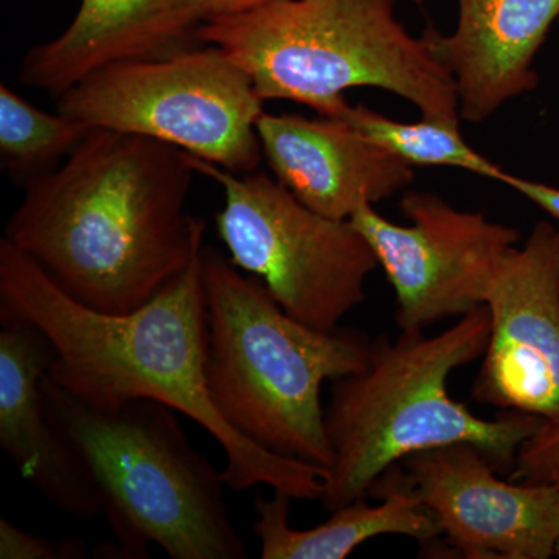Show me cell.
Instances as JSON below:
<instances>
[{
	"label": "cell",
	"mask_w": 559,
	"mask_h": 559,
	"mask_svg": "<svg viewBox=\"0 0 559 559\" xmlns=\"http://www.w3.org/2000/svg\"><path fill=\"white\" fill-rule=\"evenodd\" d=\"M40 389L97 484L123 558H150L151 544L171 559L248 558L224 499L223 471L190 443L178 411L146 399L90 403L49 374Z\"/></svg>",
	"instance_id": "cell-6"
},
{
	"label": "cell",
	"mask_w": 559,
	"mask_h": 559,
	"mask_svg": "<svg viewBox=\"0 0 559 559\" xmlns=\"http://www.w3.org/2000/svg\"><path fill=\"white\" fill-rule=\"evenodd\" d=\"M485 305L491 330L473 399L559 418V227H533L503 260Z\"/></svg>",
	"instance_id": "cell-10"
},
{
	"label": "cell",
	"mask_w": 559,
	"mask_h": 559,
	"mask_svg": "<svg viewBox=\"0 0 559 559\" xmlns=\"http://www.w3.org/2000/svg\"><path fill=\"white\" fill-rule=\"evenodd\" d=\"M200 27L190 0H81L60 36L25 55L20 79L60 97L112 62L189 49Z\"/></svg>",
	"instance_id": "cell-15"
},
{
	"label": "cell",
	"mask_w": 559,
	"mask_h": 559,
	"mask_svg": "<svg viewBox=\"0 0 559 559\" xmlns=\"http://www.w3.org/2000/svg\"><path fill=\"white\" fill-rule=\"evenodd\" d=\"M205 384L227 425L264 450L329 471L322 388L366 369L362 331H323L294 319L261 280L204 248Z\"/></svg>",
	"instance_id": "cell-4"
},
{
	"label": "cell",
	"mask_w": 559,
	"mask_h": 559,
	"mask_svg": "<svg viewBox=\"0 0 559 559\" xmlns=\"http://www.w3.org/2000/svg\"><path fill=\"white\" fill-rule=\"evenodd\" d=\"M401 210L407 226L384 218L371 204L348 219L392 285L400 331H425L485 305L492 278L520 245V231L428 191H407Z\"/></svg>",
	"instance_id": "cell-9"
},
{
	"label": "cell",
	"mask_w": 559,
	"mask_h": 559,
	"mask_svg": "<svg viewBox=\"0 0 559 559\" xmlns=\"http://www.w3.org/2000/svg\"><path fill=\"white\" fill-rule=\"evenodd\" d=\"M197 39L245 70L261 98L290 100L337 119L345 92L377 87L425 119L459 124L454 80L395 13V0H278L204 22Z\"/></svg>",
	"instance_id": "cell-5"
},
{
	"label": "cell",
	"mask_w": 559,
	"mask_h": 559,
	"mask_svg": "<svg viewBox=\"0 0 559 559\" xmlns=\"http://www.w3.org/2000/svg\"><path fill=\"white\" fill-rule=\"evenodd\" d=\"M57 98L60 112L91 130L157 140L238 175L263 159L264 100L245 70L207 44L112 62Z\"/></svg>",
	"instance_id": "cell-7"
},
{
	"label": "cell",
	"mask_w": 559,
	"mask_h": 559,
	"mask_svg": "<svg viewBox=\"0 0 559 559\" xmlns=\"http://www.w3.org/2000/svg\"><path fill=\"white\" fill-rule=\"evenodd\" d=\"M204 248L187 270L128 314L70 297L32 257L0 240V308L28 320L53 345L49 378L90 403L159 401L207 430L226 455L231 491L259 485L293 500H320L326 469L264 450L224 421L205 384Z\"/></svg>",
	"instance_id": "cell-1"
},
{
	"label": "cell",
	"mask_w": 559,
	"mask_h": 559,
	"mask_svg": "<svg viewBox=\"0 0 559 559\" xmlns=\"http://www.w3.org/2000/svg\"><path fill=\"white\" fill-rule=\"evenodd\" d=\"M257 132L275 179L320 215L348 221L414 180V168L340 119L261 114Z\"/></svg>",
	"instance_id": "cell-13"
},
{
	"label": "cell",
	"mask_w": 559,
	"mask_h": 559,
	"mask_svg": "<svg viewBox=\"0 0 559 559\" xmlns=\"http://www.w3.org/2000/svg\"><path fill=\"white\" fill-rule=\"evenodd\" d=\"M201 25L221 17L240 16L278 2V0H190Z\"/></svg>",
	"instance_id": "cell-22"
},
{
	"label": "cell",
	"mask_w": 559,
	"mask_h": 559,
	"mask_svg": "<svg viewBox=\"0 0 559 559\" xmlns=\"http://www.w3.org/2000/svg\"><path fill=\"white\" fill-rule=\"evenodd\" d=\"M510 479L559 487V418L544 419L539 429L524 441Z\"/></svg>",
	"instance_id": "cell-19"
},
{
	"label": "cell",
	"mask_w": 559,
	"mask_h": 559,
	"mask_svg": "<svg viewBox=\"0 0 559 559\" xmlns=\"http://www.w3.org/2000/svg\"><path fill=\"white\" fill-rule=\"evenodd\" d=\"M555 557L559 558V539L557 544V550H555Z\"/></svg>",
	"instance_id": "cell-23"
},
{
	"label": "cell",
	"mask_w": 559,
	"mask_h": 559,
	"mask_svg": "<svg viewBox=\"0 0 559 559\" xmlns=\"http://www.w3.org/2000/svg\"><path fill=\"white\" fill-rule=\"evenodd\" d=\"M53 359L43 331L0 308V447L22 479L55 507L76 520H97V484L44 403L40 382Z\"/></svg>",
	"instance_id": "cell-12"
},
{
	"label": "cell",
	"mask_w": 559,
	"mask_h": 559,
	"mask_svg": "<svg viewBox=\"0 0 559 559\" xmlns=\"http://www.w3.org/2000/svg\"><path fill=\"white\" fill-rule=\"evenodd\" d=\"M444 543L473 559H549L559 539V487L502 480L471 443L400 463Z\"/></svg>",
	"instance_id": "cell-11"
},
{
	"label": "cell",
	"mask_w": 559,
	"mask_h": 559,
	"mask_svg": "<svg viewBox=\"0 0 559 559\" xmlns=\"http://www.w3.org/2000/svg\"><path fill=\"white\" fill-rule=\"evenodd\" d=\"M370 498L331 511L330 520L311 528L289 524L290 499L274 491L271 498L257 496L252 530L260 539L263 559H345L367 540L382 535L407 536L423 546L440 538V528L423 506L403 466L393 465L374 481Z\"/></svg>",
	"instance_id": "cell-16"
},
{
	"label": "cell",
	"mask_w": 559,
	"mask_h": 559,
	"mask_svg": "<svg viewBox=\"0 0 559 559\" xmlns=\"http://www.w3.org/2000/svg\"><path fill=\"white\" fill-rule=\"evenodd\" d=\"M414 2L421 3V0H414Z\"/></svg>",
	"instance_id": "cell-24"
},
{
	"label": "cell",
	"mask_w": 559,
	"mask_h": 559,
	"mask_svg": "<svg viewBox=\"0 0 559 559\" xmlns=\"http://www.w3.org/2000/svg\"><path fill=\"white\" fill-rule=\"evenodd\" d=\"M197 175L176 146L94 130L64 164L27 180L3 238L73 299L128 314L205 245L204 221L187 212Z\"/></svg>",
	"instance_id": "cell-2"
},
{
	"label": "cell",
	"mask_w": 559,
	"mask_h": 559,
	"mask_svg": "<svg viewBox=\"0 0 559 559\" xmlns=\"http://www.w3.org/2000/svg\"><path fill=\"white\" fill-rule=\"evenodd\" d=\"M491 318L476 308L436 336L400 331L396 340H371L366 369L331 382L325 407L333 463L326 471L323 509L331 511L369 498L382 474L409 455L471 443L499 473L513 469L524 441L544 418L506 411L487 419L451 399L448 380L455 370L481 359Z\"/></svg>",
	"instance_id": "cell-3"
},
{
	"label": "cell",
	"mask_w": 559,
	"mask_h": 559,
	"mask_svg": "<svg viewBox=\"0 0 559 559\" xmlns=\"http://www.w3.org/2000/svg\"><path fill=\"white\" fill-rule=\"evenodd\" d=\"M337 119L412 168L451 167L499 182L506 179L507 171L468 145L459 124L425 117L414 123H403L366 106L352 105Z\"/></svg>",
	"instance_id": "cell-17"
},
{
	"label": "cell",
	"mask_w": 559,
	"mask_h": 559,
	"mask_svg": "<svg viewBox=\"0 0 559 559\" xmlns=\"http://www.w3.org/2000/svg\"><path fill=\"white\" fill-rule=\"evenodd\" d=\"M502 183L516 190L525 200H528L532 204L538 205L540 210H544L547 215H550L551 218L559 223L558 187L547 186V183L536 182V180L520 178V176H513L510 175V173H507Z\"/></svg>",
	"instance_id": "cell-21"
},
{
	"label": "cell",
	"mask_w": 559,
	"mask_h": 559,
	"mask_svg": "<svg viewBox=\"0 0 559 559\" xmlns=\"http://www.w3.org/2000/svg\"><path fill=\"white\" fill-rule=\"evenodd\" d=\"M87 558L86 543L80 538H47L27 532L13 522L0 520V559Z\"/></svg>",
	"instance_id": "cell-20"
},
{
	"label": "cell",
	"mask_w": 559,
	"mask_h": 559,
	"mask_svg": "<svg viewBox=\"0 0 559 559\" xmlns=\"http://www.w3.org/2000/svg\"><path fill=\"white\" fill-rule=\"evenodd\" d=\"M558 20L559 0H459L451 35L425 32L454 80L462 119L480 123L538 87L536 57Z\"/></svg>",
	"instance_id": "cell-14"
},
{
	"label": "cell",
	"mask_w": 559,
	"mask_h": 559,
	"mask_svg": "<svg viewBox=\"0 0 559 559\" xmlns=\"http://www.w3.org/2000/svg\"><path fill=\"white\" fill-rule=\"evenodd\" d=\"M189 160L224 191L216 234L231 264L261 280L294 319L318 330L340 329L366 300L367 278L380 267L366 238L349 221L301 204L264 173L238 175L191 154Z\"/></svg>",
	"instance_id": "cell-8"
},
{
	"label": "cell",
	"mask_w": 559,
	"mask_h": 559,
	"mask_svg": "<svg viewBox=\"0 0 559 559\" xmlns=\"http://www.w3.org/2000/svg\"><path fill=\"white\" fill-rule=\"evenodd\" d=\"M92 131L68 114L44 112L5 84L0 86V157L14 175L33 178L51 170Z\"/></svg>",
	"instance_id": "cell-18"
}]
</instances>
